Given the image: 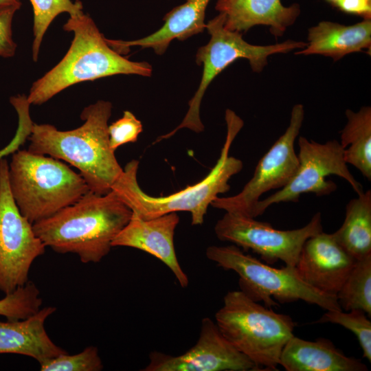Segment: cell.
Listing matches in <instances>:
<instances>
[{
	"mask_svg": "<svg viewBox=\"0 0 371 371\" xmlns=\"http://www.w3.org/2000/svg\"><path fill=\"white\" fill-rule=\"evenodd\" d=\"M225 120L227 135L220 156L210 172L198 183L167 196H150L138 183L139 161L133 159L126 165L111 190L133 214L142 219L183 211L190 213L192 225H202L209 205L218 194L228 192L229 179L243 167L240 159L229 155L234 139L244 125L243 120L231 109L226 110Z\"/></svg>",
	"mask_w": 371,
	"mask_h": 371,
	"instance_id": "obj_3",
	"label": "cell"
},
{
	"mask_svg": "<svg viewBox=\"0 0 371 371\" xmlns=\"http://www.w3.org/2000/svg\"><path fill=\"white\" fill-rule=\"evenodd\" d=\"M34 12L32 59L38 60L40 47L45 33L51 23L60 14L67 12L69 16L83 13L82 3L80 0H30Z\"/></svg>",
	"mask_w": 371,
	"mask_h": 371,
	"instance_id": "obj_24",
	"label": "cell"
},
{
	"mask_svg": "<svg viewBox=\"0 0 371 371\" xmlns=\"http://www.w3.org/2000/svg\"><path fill=\"white\" fill-rule=\"evenodd\" d=\"M215 10L224 15L229 30L242 33L266 25L275 37L282 36L300 14L299 4L284 6L281 0H216Z\"/></svg>",
	"mask_w": 371,
	"mask_h": 371,
	"instance_id": "obj_16",
	"label": "cell"
},
{
	"mask_svg": "<svg viewBox=\"0 0 371 371\" xmlns=\"http://www.w3.org/2000/svg\"><path fill=\"white\" fill-rule=\"evenodd\" d=\"M18 6H0V57L11 58L14 56L16 44L12 38V24Z\"/></svg>",
	"mask_w": 371,
	"mask_h": 371,
	"instance_id": "obj_29",
	"label": "cell"
},
{
	"mask_svg": "<svg viewBox=\"0 0 371 371\" xmlns=\"http://www.w3.org/2000/svg\"><path fill=\"white\" fill-rule=\"evenodd\" d=\"M356 260L323 231L304 243L295 266L301 279L315 289L336 296Z\"/></svg>",
	"mask_w": 371,
	"mask_h": 371,
	"instance_id": "obj_14",
	"label": "cell"
},
{
	"mask_svg": "<svg viewBox=\"0 0 371 371\" xmlns=\"http://www.w3.org/2000/svg\"><path fill=\"white\" fill-rule=\"evenodd\" d=\"M306 46L296 55H322L334 61L355 52L371 49V19L346 25L323 21L308 30Z\"/></svg>",
	"mask_w": 371,
	"mask_h": 371,
	"instance_id": "obj_20",
	"label": "cell"
},
{
	"mask_svg": "<svg viewBox=\"0 0 371 371\" xmlns=\"http://www.w3.org/2000/svg\"><path fill=\"white\" fill-rule=\"evenodd\" d=\"M299 165L289 183L271 195L260 199L255 205L253 217L262 215L271 205L297 202L300 196L314 193L328 195L337 189L326 177L336 175L346 181L357 195L363 192L361 184L348 170L344 159V148L336 139L318 143L300 136L297 140Z\"/></svg>",
	"mask_w": 371,
	"mask_h": 371,
	"instance_id": "obj_9",
	"label": "cell"
},
{
	"mask_svg": "<svg viewBox=\"0 0 371 371\" xmlns=\"http://www.w3.org/2000/svg\"><path fill=\"white\" fill-rule=\"evenodd\" d=\"M224 22V15L219 13L206 24L210 39L205 45L199 47L196 54V63L203 66L199 87L189 101L188 110L180 124L170 133L159 136L155 143L170 138L184 128L195 133L203 131L200 106L204 93L212 81L235 60H248L251 69L259 73L267 65L269 56L302 49L306 46L305 42L293 40L269 45H252L243 38L242 33L226 29Z\"/></svg>",
	"mask_w": 371,
	"mask_h": 371,
	"instance_id": "obj_7",
	"label": "cell"
},
{
	"mask_svg": "<svg viewBox=\"0 0 371 371\" xmlns=\"http://www.w3.org/2000/svg\"><path fill=\"white\" fill-rule=\"evenodd\" d=\"M328 3H330L332 5H335V3L337 2L338 0H326Z\"/></svg>",
	"mask_w": 371,
	"mask_h": 371,
	"instance_id": "obj_33",
	"label": "cell"
},
{
	"mask_svg": "<svg viewBox=\"0 0 371 371\" xmlns=\"http://www.w3.org/2000/svg\"><path fill=\"white\" fill-rule=\"evenodd\" d=\"M14 5L21 8V2L20 0H0V6Z\"/></svg>",
	"mask_w": 371,
	"mask_h": 371,
	"instance_id": "obj_32",
	"label": "cell"
},
{
	"mask_svg": "<svg viewBox=\"0 0 371 371\" xmlns=\"http://www.w3.org/2000/svg\"><path fill=\"white\" fill-rule=\"evenodd\" d=\"M323 231L320 212L304 227L290 230L273 228L255 218L225 212L214 226L217 238L245 250L251 249L268 264L282 260L295 267L307 239Z\"/></svg>",
	"mask_w": 371,
	"mask_h": 371,
	"instance_id": "obj_12",
	"label": "cell"
},
{
	"mask_svg": "<svg viewBox=\"0 0 371 371\" xmlns=\"http://www.w3.org/2000/svg\"><path fill=\"white\" fill-rule=\"evenodd\" d=\"M179 223L177 212L150 219L132 214L131 218L112 242V247H128L151 254L172 272L180 286L188 284V278L177 260L174 245L175 229Z\"/></svg>",
	"mask_w": 371,
	"mask_h": 371,
	"instance_id": "obj_15",
	"label": "cell"
},
{
	"mask_svg": "<svg viewBox=\"0 0 371 371\" xmlns=\"http://www.w3.org/2000/svg\"><path fill=\"white\" fill-rule=\"evenodd\" d=\"M334 7L344 13L371 19V0H338Z\"/></svg>",
	"mask_w": 371,
	"mask_h": 371,
	"instance_id": "obj_31",
	"label": "cell"
},
{
	"mask_svg": "<svg viewBox=\"0 0 371 371\" xmlns=\"http://www.w3.org/2000/svg\"><path fill=\"white\" fill-rule=\"evenodd\" d=\"M143 126L135 115L124 111L123 116L108 126L109 144L114 151L123 144L137 142Z\"/></svg>",
	"mask_w": 371,
	"mask_h": 371,
	"instance_id": "obj_28",
	"label": "cell"
},
{
	"mask_svg": "<svg viewBox=\"0 0 371 371\" xmlns=\"http://www.w3.org/2000/svg\"><path fill=\"white\" fill-rule=\"evenodd\" d=\"M8 161L0 159V291L9 294L28 281L32 264L46 246L19 211L10 190Z\"/></svg>",
	"mask_w": 371,
	"mask_h": 371,
	"instance_id": "obj_10",
	"label": "cell"
},
{
	"mask_svg": "<svg viewBox=\"0 0 371 371\" xmlns=\"http://www.w3.org/2000/svg\"><path fill=\"white\" fill-rule=\"evenodd\" d=\"M111 111L110 102L98 100L83 109L84 123L75 129L60 131L49 124L34 123L27 150L69 164L79 170L91 192L106 194L124 171L109 144Z\"/></svg>",
	"mask_w": 371,
	"mask_h": 371,
	"instance_id": "obj_1",
	"label": "cell"
},
{
	"mask_svg": "<svg viewBox=\"0 0 371 371\" xmlns=\"http://www.w3.org/2000/svg\"><path fill=\"white\" fill-rule=\"evenodd\" d=\"M207 258L226 270L239 276L243 291L256 302L262 301L268 307L280 303L302 300L326 311L342 310L337 297L323 293L304 282L295 267L277 269L245 254L235 245H212L206 249Z\"/></svg>",
	"mask_w": 371,
	"mask_h": 371,
	"instance_id": "obj_8",
	"label": "cell"
},
{
	"mask_svg": "<svg viewBox=\"0 0 371 371\" xmlns=\"http://www.w3.org/2000/svg\"><path fill=\"white\" fill-rule=\"evenodd\" d=\"M210 0H187L172 8L164 17V25L154 33L139 39L125 41L106 38L108 45L120 54L131 47L150 48L158 54H164L174 39L183 41L204 31L205 10Z\"/></svg>",
	"mask_w": 371,
	"mask_h": 371,
	"instance_id": "obj_17",
	"label": "cell"
},
{
	"mask_svg": "<svg viewBox=\"0 0 371 371\" xmlns=\"http://www.w3.org/2000/svg\"><path fill=\"white\" fill-rule=\"evenodd\" d=\"M215 320L225 337L262 370H278L295 326L289 315L260 304L243 291L226 293Z\"/></svg>",
	"mask_w": 371,
	"mask_h": 371,
	"instance_id": "obj_6",
	"label": "cell"
},
{
	"mask_svg": "<svg viewBox=\"0 0 371 371\" xmlns=\"http://www.w3.org/2000/svg\"><path fill=\"white\" fill-rule=\"evenodd\" d=\"M18 127L16 133L10 143L0 150V159L12 154L23 145L30 136L33 122L30 117V112L25 109L18 111Z\"/></svg>",
	"mask_w": 371,
	"mask_h": 371,
	"instance_id": "obj_30",
	"label": "cell"
},
{
	"mask_svg": "<svg viewBox=\"0 0 371 371\" xmlns=\"http://www.w3.org/2000/svg\"><path fill=\"white\" fill-rule=\"evenodd\" d=\"M280 365L286 371H367L361 360L346 356L325 338L305 340L293 335L281 352Z\"/></svg>",
	"mask_w": 371,
	"mask_h": 371,
	"instance_id": "obj_19",
	"label": "cell"
},
{
	"mask_svg": "<svg viewBox=\"0 0 371 371\" xmlns=\"http://www.w3.org/2000/svg\"><path fill=\"white\" fill-rule=\"evenodd\" d=\"M336 297L341 309H359L370 317L371 255L356 261Z\"/></svg>",
	"mask_w": 371,
	"mask_h": 371,
	"instance_id": "obj_23",
	"label": "cell"
},
{
	"mask_svg": "<svg viewBox=\"0 0 371 371\" xmlns=\"http://www.w3.org/2000/svg\"><path fill=\"white\" fill-rule=\"evenodd\" d=\"M42 302L38 289L29 280L0 300V315L8 321L25 319L41 308Z\"/></svg>",
	"mask_w": 371,
	"mask_h": 371,
	"instance_id": "obj_26",
	"label": "cell"
},
{
	"mask_svg": "<svg viewBox=\"0 0 371 371\" xmlns=\"http://www.w3.org/2000/svg\"><path fill=\"white\" fill-rule=\"evenodd\" d=\"M347 122L341 131L340 144L346 163L352 165L371 180V107L346 111Z\"/></svg>",
	"mask_w": 371,
	"mask_h": 371,
	"instance_id": "obj_22",
	"label": "cell"
},
{
	"mask_svg": "<svg viewBox=\"0 0 371 371\" xmlns=\"http://www.w3.org/2000/svg\"><path fill=\"white\" fill-rule=\"evenodd\" d=\"M103 368L98 348L93 346L78 354H61L40 364L41 371H100Z\"/></svg>",
	"mask_w": 371,
	"mask_h": 371,
	"instance_id": "obj_27",
	"label": "cell"
},
{
	"mask_svg": "<svg viewBox=\"0 0 371 371\" xmlns=\"http://www.w3.org/2000/svg\"><path fill=\"white\" fill-rule=\"evenodd\" d=\"M314 323L339 324L351 331L359 341L363 357L371 361V322L364 311L359 309L346 312L342 310L326 311Z\"/></svg>",
	"mask_w": 371,
	"mask_h": 371,
	"instance_id": "obj_25",
	"label": "cell"
},
{
	"mask_svg": "<svg viewBox=\"0 0 371 371\" xmlns=\"http://www.w3.org/2000/svg\"><path fill=\"white\" fill-rule=\"evenodd\" d=\"M63 30L72 32L71 45L61 60L33 82L27 101L41 105L75 84L118 74L150 76L152 66L124 57L107 43L91 17L69 16Z\"/></svg>",
	"mask_w": 371,
	"mask_h": 371,
	"instance_id": "obj_4",
	"label": "cell"
},
{
	"mask_svg": "<svg viewBox=\"0 0 371 371\" xmlns=\"http://www.w3.org/2000/svg\"><path fill=\"white\" fill-rule=\"evenodd\" d=\"M56 310L44 307L25 319L0 322V354L27 356L41 364L67 353L53 342L45 328V320Z\"/></svg>",
	"mask_w": 371,
	"mask_h": 371,
	"instance_id": "obj_18",
	"label": "cell"
},
{
	"mask_svg": "<svg viewBox=\"0 0 371 371\" xmlns=\"http://www.w3.org/2000/svg\"><path fill=\"white\" fill-rule=\"evenodd\" d=\"M333 234L356 260L371 255L370 190L349 201L346 206L344 221Z\"/></svg>",
	"mask_w": 371,
	"mask_h": 371,
	"instance_id": "obj_21",
	"label": "cell"
},
{
	"mask_svg": "<svg viewBox=\"0 0 371 371\" xmlns=\"http://www.w3.org/2000/svg\"><path fill=\"white\" fill-rule=\"evenodd\" d=\"M8 181L20 212L32 224L75 203L90 191L80 173L65 162L28 150L12 153Z\"/></svg>",
	"mask_w": 371,
	"mask_h": 371,
	"instance_id": "obj_5",
	"label": "cell"
},
{
	"mask_svg": "<svg viewBox=\"0 0 371 371\" xmlns=\"http://www.w3.org/2000/svg\"><path fill=\"white\" fill-rule=\"evenodd\" d=\"M144 371H258L262 369L239 352L216 322L203 318L197 342L186 352L172 356L152 352Z\"/></svg>",
	"mask_w": 371,
	"mask_h": 371,
	"instance_id": "obj_13",
	"label": "cell"
},
{
	"mask_svg": "<svg viewBox=\"0 0 371 371\" xmlns=\"http://www.w3.org/2000/svg\"><path fill=\"white\" fill-rule=\"evenodd\" d=\"M304 117V106L295 104L287 128L259 160L253 177L242 190L232 196H218L210 205L225 212L254 218L255 205L261 196L282 188L295 175L299 165L295 142Z\"/></svg>",
	"mask_w": 371,
	"mask_h": 371,
	"instance_id": "obj_11",
	"label": "cell"
},
{
	"mask_svg": "<svg viewBox=\"0 0 371 371\" xmlns=\"http://www.w3.org/2000/svg\"><path fill=\"white\" fill-rule=\"evenodd\" d=\"M131 216L113 190L102 195L89 191L75 203L33 223V229L56 253L74 254L83 263H97L109 253Z\"/></svg>",
	"mask_w": 371,
	"mask_h": 371,
	"instance_id": "obj_2",
	"label": "cell"
}]
</instances>
